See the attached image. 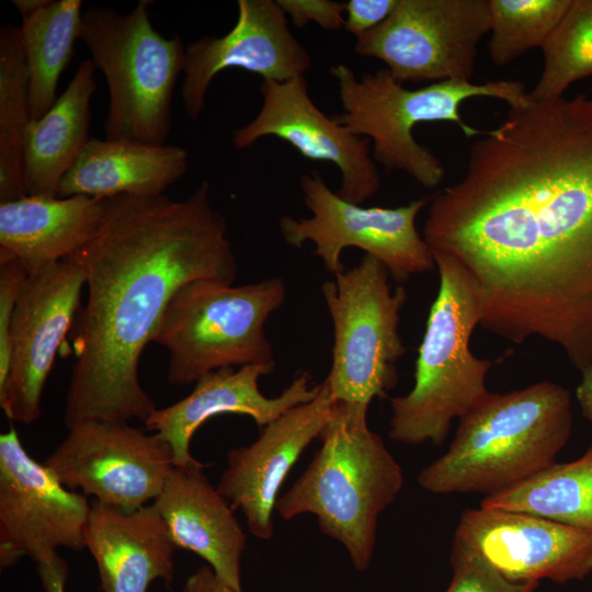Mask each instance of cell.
<instances>
[{
	"instance_id": "1",
	"label": "cell",
	"mask_w": 592,
	"mask_h": 592,
	"mask_svg": "<svg viewBox=\"0 0 592 592\" xmlns=\"http://www.w3.org/2000/svg\"><path fill=\"white\" fill-rule=\"evenodd\" d=\"M469 147L464 177L431 196L423 238L477 283L480 325L592 362V96L521 105Z\"/></svg>"
},
{
	"instance_id": "2",
	"label": "cell",
	"mask_w": 592,
	"mask_h": 592,
	"mask_svg": "<svg viewBox=\"0 0 592 592\" xmlns=\"http://www.w3.org/2000/svg\"><path fill=\"white\" fill-rule=\"evenodd\" d=\"M227 230L207 181L184 200L164 194L107 200L99 232L69 258L82 267L88 297L72 333L67 429L88 420L145 422L157 409L139 380L141 353L181 286L235 282Z\"/></svg>"
},
{
	"instance_id": "3",
	"label": "cell",
	"mask_w": 592,
	"mask_h": 592,
	"mask_svg": "<svg viewBox=\"0 0 592 592\" xmlns=\"http://www.w3.org/2000/svg\"><path fill=\"white\" fill-rule=\"evenodd\" d=\"M447 451L417 481L436 494L500 493L546 469L568 443L570 392L543 380L505 394L489 392L460 418Z\"/></svg>"
},
{
	"instance_id": "4",
	"label": "cell",
	"mask_w": 592,
	"mask_h": 592,
	"mask_svg": "<svg viewBox=\"0 0 592 592\" xmlns=\"http://www.w3.org/2000/svg\"><path fill=\"white\" fill-rule=\"evenodd\" d=\"M367 410L335 401L321 446L275 503L286 521L316 515L322 534L343 545L357 571L368 568L379 516L403 486L402 468L368 428Z\"/></svg>"
},
{
	"instance_id": "5",
	"label": "cell",
	"mask_w": 592,
	"mask_h": 592,
	"mask_svg": "<svg viewBox=\"0 0 592 592\" xmlns=\"http://www.w3.org/2000/svg\"><path fill=\"white\" fill-rule=\"evenodd\" d=\"M440 285L418 349L412 389L390 399L388 436L398 443L441 445L453 420H459L490 392L492 367L469 348L482 318L480 291L449 257L432 252Z\"/></svg>"
},
{
	"instance_id": "6",
	"label": "cell",
	"mask_w": 592,
	"mask_h": 592,
	"mask_svg": "<svg viewBox=\"0 0 592 592\" xmlns=\"http://www.w3.org/2000/svg\"><path fill=\"white\" fill-rule=\"evenodd\" d=\"M335 79L343 112L335 119L355 135L368 138L372 157L387 171H401L424 187L433 189L444 179L441 160L413 137V128L424 122H453L467 137L482 132L466 124L462 103L471 98H494L510 107L524 103L528 93L516 80L440 81L407 89L386 69L356 77L344 64L330 68Z\"/></svg>"
},
{
	"instance_id": "7",
	"label": "cell",
	"mask_w": 592,
	"mask_h": 592,
	"mask_svg": "<svg viewBox=\"0 0 592 592\" xmlns=\"http://www.w3.org/2000/svg\"><path fill=\"white\" fill-rule=\"evenodd\" d=\"M152 1L128 13L91 5L81 18L80 39L109 88L105 139L166 145L172 125V96L184 71L185 47L151 24Z\"/></svg>"
},
{
	"instance_id": "8",
	"label": "cell",
	"mask_w": 592,
	"mask_h": 592,
	"mask_svg": "<svg viewBox=\"0 0 592 592\" xmlns=\"http://www.w3.org/2000/svg\"><path fill=\"white\" fill-rule=\"evenodd\" d=\"M285 299L286 285L277 276L244 285L196 280L181 286L152 339L169 353L168 383L186 386L226 367H275L264 326Z\"/></svg>"
},
{
	"instance_id": "9",
	"label": "cell",
	"mask_w": 592,
	"mask_h": 592,
	"mask_svg": "<svg viewBox=\"0 0 592 592\" xmlns=\"http://www.w3.org/2000/svg\"><path fill=\"white\" fill-rule=\"evenodd\" d=\"M334 277L321 285L333 325L325 380L335 401L368 409L398 380L396 364L406 353L399 322L407 292L401 285L392 288L388 269L369 254Z\"/></svg>"
},
{
	"instance_id": "10",
	"label": "cell",
	"mask_w": 592,
	"mask_h": 592,
	"mask_svg": "<svg viewBox=\"0 0 592 592\" xmlns=\"http://www.w3.org/2000/svg\"><path fill=\"white\" fill-rule=\"evenodd\" d=\"M300 189L311 216H283L281 236L293 248L314 243L315 254L331 274L344 270L341 254L349 247L379 260L399 283L435 266L432 250L415 226L431 197L398 207H364L342 198L316 171L301 175Z\"/></svg>"
},
{
	"instance_id": "11",
	"label": "cell",
	"mask_w": 592,
	"mask_h": 592,
	"mask_svg": "<svg viewBox=\"0 0 592 592\" xmlns=\"http://www.w3.org/2000/svg\"><path fill=\"white\" fill-rule=\"evenodd\" d=\"M489 31V0H397L384 22L356 37L354 52L383 61L400 83L471 81Z\"/></svg>"
},
{
	"instance_id": "12",
	"label": "cell",
	"mask_w": 592,
	"mask_h": 592,
	"mask_svg": "<svg viewBox=\"0 0 592 592\" xmlns=\"http://www.w3.org/2000/svg\"><path fill=\"white\" fill-rule=\"evenodd\" d=\"M45 465L69 490L128 512L153 502L174 467L171 447L160 435L104 420L68 429Z\"/></svg>"
},
{
	"instance_id": "13",
	"label": "cell",
	"mask_w": 592,
	"mask_h": 592,
	"mask_svg": "<svg viewBox=\"0 0 592 592\" xmlns=\"http://www.w3.org/2000/svg\"><path fill=\"white\" fill-rule=\"evenodd\" d=\"M91 511L88 497L66 488L24 448L13 426L0 435V566L22 557L36 565L58 548L81 550Z\"/></svg>"
},
{
	"instance_id": "14",
	"label": "cell",
	"mask_w": 592,
	"mask_h": 592,
	"mask_svg": "<svg viewBox=\"0 0 592 592\" xmlns=\"http://www.w3.org/2000/svg\"><path fill=\"white\" fill-rule=\"evenodd\" d=\"M83 286L84 273L72 259L27 275L11 323L9 373L0 386L8 419L31 424L41 417L43 389L80 310Z\"/></svg>"
},
{
	"instance_id": "15",
	"label": "cell",
	"mask_w": 592,
	"mask_h": 592,
	"mask_svg": "<svg viewBox=\"0 0 592 592\" xmlns=\"http://www.w3.org/2000/svg\"><path fill=\"white\" fill-rule=\"evenodd\" d=\"M260 92L263 101L257 116L232 130L236 148L276 137L307 159L333 163L341 172L337 193L342 198L362 205L378 192L380 178L371 140L327 116L310 99L305 76L283 82L263 80Z\"/></svg>"
},
{
	"instance_id": "16",
	"label": "cell",
	"mask_w": 592,
	"mask_h": 592,
	"mask_svg": "<svg viewBox=\"0 0 592 592\" xmlns=\"http://www.w3.org/2000/svg\"><path fill=\"white\" fill-rule=\"evenodd\" d=\"M454 538L513 582L565 583L592 573V533L538 515L467 509Z\"/></svg>"
},
{
	"instance_id": "17",
	"label": "cell",
	"mask_w": 592,
	"mask_h": 592,
	"mask_svg": "<svg viewBox=\"0 0 592 592\" xmlns=\"http://www.w3.org/2000/svg\"><path fill=\"white\" fill-rule=\"evenodd\" d=\"M237 7V22L227 34L204 36L185 47L181 94L191 119L200 117L213 79L225 69L240 68L283 82L305 76L312 66L276 1L238 0Z\"/></svg>"
},
{
	"instance_id": "18",
	"label": "cell",
	"mask_w": 592,
	"mask_h": 592,
	"mask_svg": "<svg viewBox=\"0 0 592 592\" xmlns=\"http://www.w3.org/2000/svg\"><path fill=\"white\" fill-rule=\"evenodd\" d=\"M334 403L323 380L315 399L261 428L251 444L227 453V467L216 488L234 511L243 513L248 530L257 538L267 540L273 536L277 493L301 453L329 422Z\"/></svg>"
},
{
	"instance_id": "19",
	"label": "cell",
	"mask_w": 592,
	"mask_h": 592,
	"mask_svg": "<svg viewBox=\"0 0 592 592\" xmlns=\"http://www.w3.org/2000/svg\"><path fill=\"white\" fill-rule=\"evenodd\" d=\"M274 371L275 367L247 365L210 372L195 383L186 397L153 410L144 422L145 429L157 433L169 444L174 467L204 465L192 456L190 445L194 433L207 420L224 413L244 414L261 429L318 395L319 384L311 387V375L301 372L277 397L264 396L259 388V379Z\"/></svg>"
},
{
	"instance_id": "20",
	"label": "cell",
	"mask_w": 592,
	"mask_h": 592,
	"mask_svg": "<svg viewBox=\"0 0 592 592\" xmlns=\"http://www.w3.org/2000/svg\"><path fill=\"white\" fill-rule=\"evenodd\" d=\"M83 544L102 592H148L156 580L171 589L177 546L152 504L128 512L93 500Z\"/></svg>"
},
{
	"instance_id": "21",
	"label": "cell",
	"mask_w": 592,
	"mask_h": 592,
	"mask_svg": "<svg viewBox=\"0 0 592 592\" xmlns=\"http://www.w3.org/2000/svg\"><path fill=\"white\" fill-rule=\"evenodd\" d=\"M206 467H173L151 504L177 547L203 558L224 582L242 592L246 534L229 502L203 473Z\"/></svg>"
},
{
	"instance_id": "22",
	"label": "cell",
	"mask_w": 592,
	"mask_h": 592,
	"mask_svg": "<svg viewBox=\"0 0 592 592\" xmlns=\"http://www.w3.org/2000/svg\"><path fill=\"white\" fill-rule=\"evenodd\" d=\"M109 198L86 195L22 198L0 203V248L27 275L69 259L99 232Z\"/></svg>"
},
{
	"instance_id": "23",
	"label": "cell",
	"mask_w": 592,
	"mask_h": 592,
	"mask_svg": "<svg viewBox=\"0 0 592 592\" xmlns=\"http://www.w3.org/2000/svg\"><path fill=\"white\" fill-rule=\"evenodd\" d=\"M189 169V152L177 145L90 138L61 179L57 197L152 196Z\"/></svg>"
},
{
	"instance_id": "24",
	"label": "cell",
	"mask_w": 592,
	"mask_h": 592,
	"mask_svg": "<svg viewBox=\"0 0 592 592\" xmlns=\"http://www.w3.org/2000/svg\"><path fill=\"white\" fill-rule=\"evenodd\" d=\"M94 71L91 59L81 61L53 106L41 118L29 122L23 143L27 195L56 197L61 179L89 141Z\"/></svg>"
},
{
	"instance_id": "25",
	"label": "cell",
	"mask_w": 592,
	"mask_h": 592,
	"mask_svg": "<svg viewBox=\"0 0 592 592\" xmlns=\"http://www.w3.org/2000/svg\"><path fill=\"white\" fill-rule=\"evenodd\" d=\"M82 1L49 0L23 19L21 43L29 79L31 119L41 118L57 100V87L80 39Z\"/></svg>"
},
{
	"instance_id": "26",
	"label": "cell",
	"mask_w": 592,
	"mask_h": 592,
	"mask_svg": "<svg viewBox=\"0 0 592 592\" xmlns=\"http://www.w3.org/2000/svg\"><path fill=\"white\" fill-rule=\"evenodd\" d=\"M480 506L530 513L592 533V443L576 460L554 463Z\"/></svg>"
},
{
	"instance_id": "27",
	"label": "cell",
	"mask_w": 592,
	"mask_h": 592,
	"mask_svg": "<svg viewBox=\"0 0 592 592\" xmlns=\"http://www.w3.org/2000/svg\"><path fill=\"white\" fill-rule=\"evenodd\" d=\"M30 116L29 79L21 27L0 30V203L27 195L23 143Z\"/></svg>"
},
{
	"instance_id": "28",
	"label": "cell",
	"mask_w": 592,
	"mask_h": 592,
	"mask_svg": "<svg viewBox=\"0 0 592 592\" xmlns=\"http://www.w3.org/2000/svg\"><path fill=\"white\" fill-rule=\"evenodd\" d=\"M540 49L543 70L531 98L563 96L573 82L592 76V0H572Z\"/></svg>"
},
{
	"instance_id": "29",
	"label": "cell",
	"mask_w": 592,
	"mask_h": 592,
	"mask_svg": "<svg viewBox=\"0 0 592 592\" xmlns=\"http://www.w3.org/2000/svg\"><path fill=\"white\" fill-rule=\"evenodd\" d=\"M572 0H489L488 53L503 67L530 49L542 48Z\"/></svg>"
},
{
	"instance_id": "30",
	"label": "cell",
	"mask_w": 592,
	"mask_h": 592,
	"mask_svg": "<svg viewBox=\"0 0 592 592\" xmlns=\"http://www.w3.org/2000/svg\"><path fill=\"white\" fill-rule=\"evenodd\" d=\"M452 580L445 592H535L539 582H513L457 538L451 551Z\"/></svg>"
},
{
	"instance_id": "31",
	"label": "cell",
	"mask_w": 592,
	"mask_h": 592,
	"mask_svg": "<svg viewBox=\"0 0 592 592\" xmlns=\"http://www.w3.org/2000/svg\"><path fill=\"white\" fill-rule=\"evenodd\" d=\"M27 277L18 259L0 248V386L10 366V330L21 288Z\"/></svg>"
},
{
	"instance_id": "32",
	"label": "cell",
	"mask_w": 592,
	"mask_h": 592,
	"mask_svg": "<svg viewBox=\"0 0 592 592\" xmlns=\"http://www.w3.org/2000/svg\"><path fill=\"white\" fill-rule=\"evenodd\" d=\"M276 3L298 27L309 22L327 31L344 27L345 3L332 0H276Z\"/></svg>"
},
{
	"instance_id": "33",
	"label": "cell",
	"mask_w": 592,
	"mask_h": 592,
	"mask_svg": "<svg viewBox=\"0 0 592 592\" xmlns=\"http://www.w3.org/2000/svg\"><path fill=\"white\" fill-rule=\"evenodd\" d=\"M397 0H349L344 29L355 37L373 30L391 13Z\"/></svg>"
},
{
	"instance_id": "34",
	"label": "cell",
	"mask_w": 592,
	"mask_h": 592,
	"mask_svg": "<svg viewBox=\"0 0 592 592\" xmlns=\"http://www.w3.org/2000/svg\"><path fill=\"white\" fill-rule=\"evenodd\" d=\"M37 572L45 592H65L68 566L59 555L38 563Z\"/></svg>"
},
{
	"instance_id": "35",
	"label": "cell",
	"mask_w": 592,
	"mask_h": 592,
	"mask_svg": "<svg viewBox=\"0 0 592 592\" xmlns=\"http://www.w3.org/2000/svg\"><path fill=\"white\" fill-rule=\"evenodd\" d=\"M183 592H237L224 582L209 566H203L190 574Z\"/></svg>"
},
{
	"instance_id": "36",
	"label": "cell",
	"mask_w": 592,
	"mask_h": 592,
	"mask_svg": "<svg viewBox=\"0 0 592 592\" xmlns=\"http://www.w3.org/2000/svg\"><path fill=\"white\" fill-rule=\"evenodd\" d=\"M580 373L581 382L576 389V397L582 414L592 423V362Z\"/></svg>"
},
{
	"instance_id": "37",
	"label": "cell",
	"mask_w": 592,
	"mask_h": 592,
	"mask_svg": "<svg viewBox=\"0 0 592 592\" xmlns=\"http://www.w3.org/2000/svg\"><path fill=\"white\" fill-rule=\"evenodd\" d=\"M48 1L49 0H13L12 3L18 9L23 20L47 4Z\"/></svg>"
}]
</instances>
